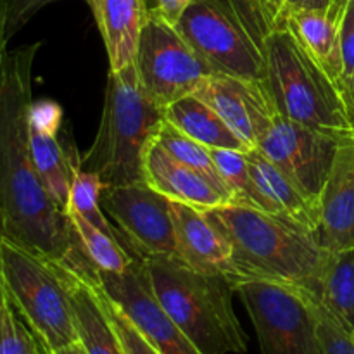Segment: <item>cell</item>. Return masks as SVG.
<instances>
[{
  "instance_id": "16",
  "label": "cell",
  "mask_w": 354,
  "mask_h": 354,
  "mask_svg": "<svg viewBox=\"0 0 354 354\" xmlns=\"http://www.w3.org/2000/svg\"><path fill=\"white\" fill-rule=\"evenodd\" d=\"M318 242L324 249L354 248V140L342 142L320 194Z\"/></svg>"
},
{
  "instance_id": "3",
  "label": "cell",
  "mask_w": 354,
  "mask_h": 354,
  "mask_svg": "<svg viewBox=\"0 0 354 354\" xmlns=\"http://www.w3.org/2000/svg\"><path fill=\"white\" fill-rule=\"evenodd\" d=\"M142 261L156 299L201 353L248 351L232 304L235 289L227 277L199 272L178 256H147Z\"/></svg>"
},
{
  "instance_id": "18",
  "label": "cell",
  "mask_w": 354,
  "mask_h": 354,
  "mask_svg": "<svg viewBox=\"0 0 354 354\" xmlns=\"http://www.w3.org/2000/svg\"><path fill=\"white\" fill-rule=\"evenodd\" d=\"M90 6L109 59V71L135 64L142 31L151 17L149 0H85Z\"/></svg>"
},
{
  "instance_id": "6",
  "label": "cell",
  "mask_w": 354,
  "mask_h": 354,
  "mask_svg": "<svg viewBox=\"0 0 354 354\" xmlns=\"http://www.w3.org/2000/svg\"><path fill=\"white\" fill-rule=\"evenodd\" d=\"M176 30L214 73L265 82L270 30L256 0H196Z\"/></svg>"
},
{
  "instance_id": "34",
  "label": "cell",
  "mask_w": 354,
  "mask_h": 354,
  "mask_svg": "<svg viewBox=\"0 0 354 354\" xmlns=\"http://www.w3.org/2000/svg\"><path fill=\"white\" fill-rule=\"evenodd\" d=\"M152 3L151 12L165 19L166 23L176 26L180 17L196 0H149Z\"/></svg>"
},
{
  "instance_id": "25",
  "label": "cell",
  "mask_w": 354,
  "mask_h": 354,
  "mask_svg": "<svg viewBox=\"0 0 354 354\" xmlns=\"http://www.w3.org/2000/svg\"><path fill=\"white\" fill-rule=\"evenodd\" d=\"M154 140L168 152L171 158H175L176 161H180L182 165L189 166L194 171L201 173L204 178L209 183H213L232 204V194L228 190V187L225 185L223 178L220 176V173L216 171V166H214L213 158L209 154V147L199 144L194 138H190L189 135H185L183 131H180L178 128L173 127L169 121L162 120L159 124L158 131L154 135Z\"/></svg>"
},
{
  "instance_id": "24",
  "label": "cell",
  "mask_w": 354,
  "mask_h": 354,
  "mask_svg": "<svg viewBox=\"0 0 354 354\" xmlns=\"http://www.w3.org/2000/svg\"><path fill=\"white\" fill-rule=\"evenodd\" d=\"M209 154L216 166V171L230 190L234 206H248L266 213H275L272 204L254 182L248 161V152L232 151V149H209Z\"/></svg>"
},
{
  "instance_id": "39",
  "label": "cell",
  "mask_w": 354,
  "mask_h": 354,
  "mask_svg": "<svg viewBox=\"0 0 354 354\" xmlns=\"http://www.w3.org/2000/svg\"><path fill=\"white\" fill-rule=\"evenodd\" d=\"M256 2H258V3H259V7H261V3H263V0H256ZM263 17H265V16H263Z\"/></svg>"
},
{
  "instance_id": "15",
  "label": "cell",
  "mask_w": 354,
  "mask_h": 354,
  "mask_svg": "<svg viewBox=\"0 0 354 354\" xmlns=\"http://www.w3.org/2000/svg\"><path fill=\"white\" fill-rule=\"evenodd\" d=\"M171 214L178 258L199 272L227 277L235 289L239 286V273L235 270L232 248L213 221L204 211L173 201Z\"/></svg>"
},
{
  "instance_id": "27",
  "label": "cell",
  "mask_w": 354,
  "mask_h": 354,
  "mask_svg": "<svg viewBox=\"0 0 354 354\" xmlns=\"http://www.w3.org/2000/svg\"><path fill=\"white\" fill-rule=\"evenodd\" d=\"M104 183L95 173L83 171L80 168V165L76 166L75 175H73V183L71 190H69V199L66 211H75L80 216L85 218L88 223H92L93 227L100 228L106 234L113 235L114 239L121 242V245L124 248V239L123 234L120 230L113 227V225L107 221V218L104 216L102 204H100V196H102Z\"/></svg>"
},
{
  "instance_id": "32",
  "label": "cell",
  "mask_w": 354,
  "mask_h": 354,
  "mask_svg": "<svg viewBox=\"0 0 354 354\" xmlns=\"http://www.w3.org/2000/svg\"><path fill=\"white\" fill-rule=\"evenodd\" d=\"M54 2L57 0H6L7 40H10L38 10Z\"/></svg>"
},
{
  "instance_id": "5",
  "label": "cell",
  "mask_w": 354,
  "mask_h": 354,
  "mask_svg": "<svg viewBox=\"0 0 354 354\" xmlns=\"http://www.w3.org/2000/svg\"><path fill=\"white\" fill-rule=\"evenodd\" d=\"M265 59V83L279 114L339 142L354 140L341 90L289 28L266 35Z\"/></svg>"
},
{
  "instance_id": "1",
  "label": "cell",
  "mask_w": 354,
  "mask_h": 354,
  "mask_svg": "<svg viewBox=\"0 0 354 354\" xmlns=\"http://www.w3.org/2000/svg\"><path fill=\"white\" fill-rule=\"evenodd\" d=\"M40 44L7 52L0 76V223L3 235L97 282L64 209L45 189L30 147L33 62Z\"/></svg>"
},
{
  "instance_id": "41",
  "label": "cell",
  "mask_w": 354,
  "mask_h": 354,
  "mask_svg": "<svg viewBox=\"0 0 354 354\" xmlns=\"http://www.w3.org/2000/svg\"><path fill=\"white\" fill-rule=\"evenodd\" d=\"M80 348H82V346H80ZM82 354H85V353H83V349H82Z\"/></svg>"
},
{
  "instance_id": "26",
  "label": "cell",
  "mask_w": 354,
  "mask_h": 354,
  "mask_svg": "<svg viewBox=\"0 0 354 354\" xmlns=\"http://www.w3.org/2000/svg\"><path fill=\"white\" fill-rule=\"evenodd\" d=\"M66 214L71 220L73 228L78 234L86 256L95 265L97 270L111 273H123L130 268L135 258L121 245L118 239L106 234L100 228L93 227L92 223H88L85 218L80 216L75 211H66Z\"/></svg>"
},
{
  "instance_id": "19",
  "label": "cell",
  "mask_w": 354,
  "mask_h": 354,
  "mask_svg": "<svg viewBox=\"0 0 354 354\" xmlns=\"http://www.w3.org/2000/svg\"><path fill=\"white\" fill-rule=\"evenodd\" d=\"M66 282L75 313L78 344L85 354H127L107 317L100 286L83 273L64 266Z\"/></svg>"
},
{
  "instance_id": "8",
  "label": "cell",
  "mask_w": 354,
  "mask_h": 354,
  "mask_svg": "<svg viewBox=\"0 0 354 354\" xmlns=\"http://www.w3.org/2000/svg\"><path fill=\"white\" fill-rule=\"evenodd\" d=\"M254 325L261 354H324L310 292L265 280L235 287Z\"/></svg>"
},
{
  "instance_id": "10",
  "label": "cell",
  "mask_w": 354,
  "mask_h": 354,
  "mask_svg": "<svg viewBox=\"0 0 354 354\" xmlns=\"http://www.w3.org/2000/svg\"><path fill=\"white\" fill-rule=\"evenodd\" d=\"M102 209L123 234L124 249L135 259L178 256L171 201L145 182L107 187L100 196Z\"/></svg>"
},
{
  "instance_id": "17",
  "label": "cell",
  "mask_w": 354,
  "mask_h": 354,
  "mask_svg": "<svg viewBox=\"0 0 354 354\" xmlns=\"http://www.w3.org/2000/svg\"><path fill=\"white\" fill-rule=\"evenodd\" d=\"M144 178L173 203H182L199 211L227 206L230 201L207 182L201 173L182 165L152 138L144 158Z\"/></svg>"
},
{
  "instance_id": "22",
  "label": "cell",
  "mask_w": 354,
  "mask_h": 354,
  "mask_svg": "<svg viewBox=\"0 0 354 354\" xmlns=\"http://www.w3.org/2000/svg\"><path fill=\"white\" fill-rule=\"evenodd\" d=\"M165 120L178 128L190 138L209 149H232L249 152L251 149L230 130L216 111L197 99L187 95L169 104L165 109Z\"/></svg>"
},
{
  "instance_id": "21",
  "label": "cell",
  "mask_w": 354,
  "mask_h": 354,
  "mask_svg": "<svg viewBox=\"0 0 354 354\" xmlns=\"http://www.w3.org/2000/svg\"><path fill=\"white\" fill-rule=\"evenodd\" d=\"M248 161L254 182L272 204L273 211L279 214H287L304 227L317 232L320 225V203L308 196L294 180L280 171L258 149L248 152Z\"/></svg>"
},
{
  "instance_id": "38",
  "label": "cell",
  "mask_w": 354,
  "mask_h": 354,
  "mask_svg": "<svg viewBox=\"0 0 354 354\" xmlns=\"http://www.w3.org/2000/svg\"><path fill=\"white\" fill-rule=\"evenodd\" d=\"M2 223H0V235H2ZM7 299V292H6V286H3V277H2V263H0V308H2L3 301Z\"/></svg>"
},
{
  "instance_id": "40",
  "label": "cell",
  "mask_w": 354,
  "mask_h": 354,
  "mask_svg": "<svg viewBox=\"0 0 354 354\" xmlns=\"http://www.w3.org/2000/svg\"><path fill=\"white\" fill-rule=\"evenodd\" d=\"M40 354H47V353H45V351H44V348H41V351H40Z\"/></svg>"
},
{
  "instance_id": "36",
  "label": "cell",
  "mask_w": 354,
  "mask_h": 354,
  "mask_svg": "<svg viewBox=\"0 0 354 354\" xmlns=\"http://www.w3.org/2000/svg\"><path fill=\"white\" fill-rule=\"evenodd\" d=\"M7 35H6V0H0V76H2L3 62L7 57Z\"/></svg>"
},
{
  "instance_id": "11",
  "label": "cell",
  "mask_w": 354,
  "mask_h": 354,
  "mask_svg": "<svg viewBox=\"0 0 354 354\" xmlns=\"http://www.w3.org/2000/svg\"><path fill=\"white\" fill-rule=\"evenodd\" d=\"M341 144L328 135L277 114L256 149L320 203V194Z\"/></svg>"
},
{
  "instance_id": "37",
  "label": "cell",
  "mask_w": 354,
  "mask_h": 354,
  "mask_svg": "<svg viewBox=\"0 0 354 354\" xmlns=\"http://www.w3.org/2000/svg\"><path fill=\"white\" fill-rule=\"evenodd\" d=\"M45 351V349H44ZM47 353V351H45ZM47 354H82V348H80V344H73V346H68V348H62L59 349V351H52V353H47Z\"/></svg>"
},
{
  "instance_id": "7",
  "label": "cell",
  "mask_w": 354,
  "mask_h": 354,
  "mask_svg": "<svg viewBox=\"0 0 354 354\" xmlns=\"http://www.w3.org/2000/svg\"><path fill=\"white\" fill-rule=\"evenodd\" d=\"M7 297L47 353L78 344L64 265L0 235Z\"/></svg>"
},
{
  "instance_id": "2",
  "label": "cell",
  "mask_w": 354,
  "mask_h": 354,
  "mask_svg": "<svg viewBox=\"0 0 354 354\" xmlns=\"http://www.w3.org/2000/svg\"><path fill=\"white\" fill-rule=\"evenodd\" d=\"M204 214L230 244L239 283L265 280L318 296L330 251L322 248L317 232L287 214L248 206L227 204Z\"/></svg>"
},
{
  "instance_id": "29",
  "label": "cell",
  "mask_w": 354,
  "mask_h": 354,
  "mask_svg": "<svg viewBox=\"0 0 354 354\" xmlns=\"http://www.w3.org/2000/svg\"><path fill=\"white\" fill-rule=\"evenodd\" d=\"M324 354H354V334L346 330L315 296H310Z\"/></svg>"
},
{
  "instance_id": "13",
  "label": "cell",
  "mask_w": 354,
  "mask_h": 354,
  "mask_svg": "<svg viewBox=\"0 0 354 354\" xmlns=\"http://www.w3.org/2000/svg\"><path fill=\"white\" fill-rule=\"evenodd\" d=\"M192 95L216 111L251 151L258 147L259 138L279 114L268 86L258 80L214 73L194 90Z\"/></svg>"
},
{
  "instance_id": "31",
  "label": "cell",
  "mask_w": 354,
  "mask_h": 354,
  "mask_svg": "<svg viewBox=\"0 0 354 354\" xmlns=\"http://www.w3.org/2000/svg\"><path fill=\"white\" fill-rule=\"evenodd\" d=\"M102 292V301L104 306H106L107 317H109L111 324H113L114 330H116L118 337H120L121 344H123V349L127 354H161L144 335L140 334L137 327L128 320L127 315L109 299V297L104 294V290L100 289Z\"/></svg>"
},
{
  "instance_id": "23",
  "label": "cell",
  "mask_w": 354,
  "mask_h": 354,
  "mask_svg": "<svg viewBox=\"0 0 354 354\" xmlns=\"http://www.w3.org/2000/svg\"><path fill=\"white\" fill-rule=\"evenodd\" d=\"M317 299L354 334V248L330 252Z\"/></svg>"
},
{
  "instance_id": "9",
  "label": "cell",
  "mask_w": 354,
  "mask_h": 354,
  "mask_svg": "<svg viewBox=\"0 0 354 354\" xmlns=\"http://www.w3.org/2000/svg\"><path fill=\"white\" fill-rule=\"evenodd\" d=\"M135 69L142 88L161 109L192 95L207 76L214 75L176 26L152 12L138 41Z\"/></svg>"
},
{
  "instance_id": "33",
  "label": "cell",
  "mask_w": 354,
  "mask_h": 354,
  "mask_svg": "<svg viewBox=\"0 0 354 354\" xmlns=\"http://www.w3.org/2000/svg\"><path fill=\"white\" fill-rule=\"evenodd\" d=\"M339 37H341L344 82H348V80L354 78V0H348L344 10H342L341 23H339Z\"/></svg>"
},
{
  "instance_id": "35",
  "label": "cell",
  "mask_w": 354,
  "mask_h": 354,
  "mask_svg": "<svg viewBox=\"0 0 354 354\" xmlns=\"http://www.w3.org/2000/svg\"><path fill=\"white\" fill-rule=\"evenodd\" d=\"M341 95H342V100H344L348 121L354 131V78L344 82V85H342V90H341Z\"/></svg>"
},
{
  "instance_id": "30",
  "label": "cell",
  "mask_w": 354,
  "mask_h": 354,
  "mask_svg": "<svg viewBox=\"0 0 354 354\" xmlns=\"http://www.w3.org/2000/svg\"><path fill=\"white\" fill-rule=\"evenodd\" d=\"M348 0H263L261 12L268 30H275L289 14L299 10H322V12L342 14Z\"/></svg>"
},
{
  "instance_id": "28",
  "label": "cell",
  "mask_w": 354,
  "mask_h": 354,
  "mask_svg": "<svg viewBox=\"0 0 354 354\" xmlns=\"http://www.w3.org/2000/svg\"><path fill=\"white\" fill-rule=\"evenodd\" d=\"M41 346L24 320L10 304L9 297L0 308V354H40Z\"/></svg>"
},
{
  "instance_id": "4",
  "label": "cell",
  "mask_w": 354,
  "mask_h": 354,
  "mask_svg": "<svg viewBox=\"0 0 354 354\" xmlns=\"http://www.w3.org/2000/svg\"><path fill=\"white\" fill-rule=\"evenodd\" d=\"M162 120L165 109L142 88L135 64L109 71L99 131L80 168L95 173L104 189L145 182V152Z\"/></svg>"
},
{
  "instance_id": "12",
  "label": "cell",
  "mask_w": 354,
  "mask_h": 354,
  "mask_svg": "<svg viewBox=\"0 0 354 354\" xmlns=\"http://www.w3.org/2000/svg\"><path fill=\"white\" fill-rule=\"evenodd\" d=\"M97 280L104 294L159 353L203 354L156 299L142 259H135L123 273L97 270Z\"/></svg>"
},
{
  "instance_id": "14",
  "label": "cell",
  "mask_w": 354,
  "mask_h": 354,
  "mask_svg": "<svg viewBox=\"0 0 354 354\" xmlns=\"http://www.w3.org/2000/svg\"><path fill=\"white\" fill-rule=\"evenodd\" d=\"M62 121L64 113L57 102L50 99L31 102L30 147L33 162L52 199L66 211L80 154L73 145L68 149L61 140Z\"/></svg>"
},
{
  "instance_id": "20",
  "label": "cell",
  "mask_w": 354,
  "mask_h": 354,
  "mask_svg": "<svg viewBox=\"0 0 354 354\" xmlns=\"http://www.w3.org/2000/svg\"><path fill=\"white\" fill-rule=\"evenodd\" d=\"M341 16L342 14L322 12V10H299L289 14L279 26H286L292 31L304 50L330 76L339 90L344 83L341 37H339Z\"/></svg>"
}]
</instances>
